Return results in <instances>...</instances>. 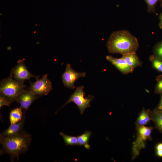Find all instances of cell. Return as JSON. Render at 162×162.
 I'll return each instance as SVG.
<instances>
[{
  "mask_svg": "<svg viewBox=\"0 0 162 162\" xmlns=\"http://www.w3.org/2000/svg\"><path fill=\"white\" fill-rule=\"evenodd\" d=\"M35 26H37L38 25H37V24H35Z\"/></svg>",
  "mask_w": 162,
  "mask_h": 162,
  "instance_id": "f1b7e54d",
  "label": "cell"
},
{
  "mask_svg": "<svg viewBox=\"0 0 162 162\" xmlns=\"http://www.w3.org/2000/svg\"><path fill=\"white\" fill-rule=\"evenodd\" d=\"M154 55L158 60L162 61V40L157 43L153 48Z\"/></svg>",
  "mask_w": 162,
  "mask_h": 162,
  "instance_id": "ffe728a7",
  "label": "cell"
},
{
  "mask_svg": "<svg viewBox=\"0 0 162 162\" xmlns=\"http://www.w3.org/2000/svg\"><path fill=\"white\" fill-rule=\"evenodd\" d=\"M83 86L77 87L74 92L71 95L67 101L59 110L70 102L75 103L79 110L81 114H82L86 108L91 106L90 103L94 98L92 95L85 98Z\"/></svg>",
  "mask_w": 162,
  "mask_h": 162,
  "instance_id": "5b68a950",
  "label": "cell"
},
{
  "mask_svg": "<svg viewBox=\"0 0 162 162\" xmlns=\"http://www.w3.org/2000/svg\"><path fill=\"white\" fill-rule=\"evenodd\" d=\"M149 60L152 67L158 72L162 73V61L158 59L154 55L151 56Z\"/></svg>",
  "mask_w": 162,
  "mask_h": 162,
  "instance_id": "ac0fdd59",
  "label": "cell"
},
{
  "mask_svg": "<svg viewBox=\"0 0 162 162\" xmlns=\"http://www.w3.org/2000/svg\"><path fill=\"white\" fill-rule=\"evenodd\" d=\"M153 128L144 126H136L137 137L133 143L132 160L134 159L139 154L140 150L145 147V142L151 140V134Z\"/></svg>",
  "mask_w": 162,
  "mask_h": 162,
  "instance_id": "277c9868",
  "label": "cell"
},
{
  "mask_svg": "<svg viewBox=\"0 0 162 162\" xmlns=\"http://www.w3.org/2000/svg\"><path fill=\"white\" fill-rule=\"evenodd\" d=\"M25 115L22 120L15 124H11L6 130L2 133L0 135V139L13 136L20 133L23 130L25 119Z\"/></svg>",
  "mask_w": 162,
  "mask_h": 162,
  "instance_id": "30bf717a",
  "label": "cell"
},
{
  "mask_svg": "<svg viewBox=\"0 0 162 162\" xmlns=\"http://www.w3.org/2000/svg\"><path fill=\"white\" fill-rule=\"evenodd\" d=\"M60 134L62 137L66 145H79L77 136L68 135L62 132H61Z\"/></svg>",
  "mask_w": 162,
  "mask_h": 162,
  "instance_id": "e0dca14e",
  "label": "cell"
},
{
  "mask_svg": "<svg viewBox=\"0 0 162 162\" xmlns=\"http://www.w3.org/2000/svg\"><path fill=\"white\" fill-rule=\"evenodd\" d=\"M160 7H162V1L160 2Z\"/></svg>",
  "mask_w": 162,
  "mask_h": 162,
  "instance_id": "484cf974",
  "label": "cell"
},
{
  "mask_svg": "<svg viewBox=\"0 0 162 162\" xmlns=\"http://www.w3.org/2000/svg\"><path fill=\"white\" fill-rule=\"evenodd\" d=\"M147 5V11L149 13H154L156 15L158 14L156 11V6L158 3L162 0H144Z\"/></svg>",
  "mask_w": 162,
  "mask_h": 162,
  "instance_id": "d6986e66",
  "label": "cell"
},
{
  "mask_svg": "<svg viewBox=\"0 0 162 162\" xmlns=\"http://www.w3.org/2000/svg\"><path fill=\"white\" fill-rule=\"evenodd\" d=\"M0 15H1V16H2V14H1V13H0Z\"/></svg>",
  "mask_w": 162,
  "mask_h": 162,
  "instance_id": "83f0119b",
  "label": "cell"
},
{
  "mask_svg": "<svg viewBox=\"0 0 162 162\" xmlns=\"http://www.w3.org/2000/svg\"><path fill=\"white\" fill-rule=\"evenodd\" d=\"M122 57L124 59L127 64L133 71L135 68L141 65V62L136 52L123 55Z\"/></svg>",
  "mask_w": 162,
  "mask_h": 162,
  "instance_id": "7c38bea8",
  "label": "cell"
},
{
  "mask_svg": "<svg viewBox=\"0 0 162 162\" xmlns=\"http://www.w3.org/2000/svg\"><path fill=\"white\" fill-rule=\"evenodd\" d=\"M156 149L158 156L162 157V143L158 144L156 146Z\"/></svg>",
  "mask_w": 162,
  "mask_h": 162,
  "instance_id": "603a6c76",
  "label": "cell"
},
{
  "mask_svg": "<svg viewBox=\"0 0 162 162\" xmlns=\"http://www.w3.org/2000/svg\"><path fill=\"white\" fill-rule=\"evenodd\" d=\"M91 134L92 132L87 130L81 135L77 136L79 145L83 146L87 149H89L90 146L88 144V142Z\"/></svg>",
  "mask_w": 162,
  "mask_h": 162,
  "instance_id": "2e32d148",
  "label": "cell"
},
{
  "mask_svg": "<svg viewBox=\"0 0 162 162\" xmlns=\"http://www.w3.org/2000/svg\"><path fill=\"white\" fill-rule=\"evenodd\" d=\"M26 86L23 82L17 81L10 76L2 80L0 82V94L7 98L11 102L16 101Z\"/></svg>",
  "mask_w": 162,
  "mask_h": 162,
  "instance_id": "3957f363",
  "label": "cell"
},
{
  "mask_svg": "<svg viewBox=\"0 0 162 162\" xmlns=\"http://www.w3.org/2000/svg\"><path fill=\"white\" fill-rule=\"evenodd\" d=\"M37 95L29 90H24L19 95L16 101L24 111L28 110L33 102L38 99Z\"/></svg>",
  "mask_w": 162,
  "mask_h": 162,
  "instance_id": "9c48e42d",
  "label": "cell"
},
{
  "mask_svg": "<svg viewBox=\"0 0 162 162\" xmlns=\"http://www.w3.org/2000/svg\"><path fill=\"white\" fill-rule=\"evenodd\" d=\"M106 46L109 53H118L122 55L136 52L139 47L137 38L126 30L112 32Z\"/></svg>",
  "mask_w": 162,
  "mask_h": 162,
  "instance_id": "6da1fadb",
  "label": "cell"
},
{
  "mask_svg": "<svg viewBox=\"0 0 162 162\" xmlns=\"http://www.w3.org/2000/svg\"><path fill=\"white\" fill-rule=\"evenodd\" d=\"M152 120L155 124L156 128L161 132H162V111L157 108L152 112Z\"/></svg>",
  "mask_w": 162,
  "mask_h": 162,
  "instance_id": "9a60e30c",
  "label": "cell"
},
{
  "mask_svg": "<svg viewBox=\"0 0 162 162\" xmlns=\"http://www.w3.org/2000/svg\"><path fill=\"white\" fill-rule=\"evenodd\" d=\"M22 109L20 107L11 110L9 115V120L11 124L17 123L23 118Z\"/></svg>",
  "mask_w": 162,
  "mask_h": 162,
  "instance_id": "5bb4252c",
  "label": "cell"
},
{
  "mask_svg": "<svg viewBox=\"0 0 162 162\" xmlns=\"http://www.w3.org/2000/svg\"><path fill=\"white\" fill-rule=\"evenodd\" d=\"M36 31H34V33H36Z\"/></svg>",
  "mask_w": 162,
  "mask_h": 162,
  "instance_id": "4316f807",
  "label": "cell"
},
{
  "mask_svg": "<svg viewBox=\"0 0 162 162\" xmlns=\"http://www.w3.org/2000/svg\"><path fill=\"white\" fill-rule=\"evenodd\" d=\"M106 58L107 61L123 74H127L133 71L122 57L120 58H116L111 56H107Z\"/></svg>",
  "mask_w": 162,
  "mask_h": 162,
  "instance_id": "8fae6325",
  "label": "cell"
},
{
  "mask_svg": "<svg viewBox=\"0 0 162 162\" xmlns=\"http://www.w3.org/2000/svg\"><path fill=\"white\" fill-rule=\"evenodd\" d=\"M0 139L2 146L0 154H9L13 161L16 159L18 160L19 155L27 151L32 138L30 134L23 130L16 135Z\"/></svg>",
  "mask_w": 162,
  "mask_h": 162,
  "instance_id": "7a4b0ae2",
  "label": "cell"
},
{
  "mask_svg": "<svg viewBox=\"0 0 162 162\" xmlns=\"http://www.w3.org/2000/svg\"><path fill=\"white\" fill-rule=\"evenodd\" d=\"M157 84L154 92L156 94H162V74L158 76L156 79Z\"/></svg>",
  "mask_w": 162,
  "mask_h": 162,
  "instance_id": "44dd1931",
  "label": "cell"
},
{
  "mask_svg": "<svg viewBox=\"0 0 162 162\" xmlns=\"http://www.w3.org/2000/svg\"><path fill=\"white\" fill-rule=\"evenodd\" d=\"M11 102L6 97L0 94V109L3 106H6L9 107Z\"/></svg>",
  "mask_w": 162,
  "mask_h": 162,
  "instance_id": "7402d4cb",
  "label": "cell"
},
{
  "mask_svg": "<svg viewBox=\"0 0 162 162\" xmlns=\"http://www.w3.org/2000/svg\"><path fill=\"white\" fill-rule=\"evenodd\" d=\"M10 76L17 81L22 82L26 80H29L32 77H35L37 79L39 77L31 74L24 61L21 60L18 61L17 65L12 69Z\"/></svg>",
  "mask_w": 162,
  "mask_h": 162,
  "instance_id": "52a82bcc",
  "label": "cell"
},
{
  "mask_svg": "<svg viewBox=\"0 0 162 162\" xmlns=\"http://www.w3.org/2000/svg\"><path fill=\"white\" fill-rule=\"evenodd\" d=\"M158 18L160 21L159 26L160 28L162 29V13L160 14Z\"/></svg>",
  "mask_w": 162,
  "mask_h": 162,
  "instance_id": "d4e9b609",
  "label": "cell"
},
{
  "mask_svg": "<svg viewBox=\"0 0 162 162\" xmlns=\"http://www.w3.org/2000/svg\"><path fill=\"white\" fill-rule=\"evenodd\" d=\"M86 75L85 72L75 71L71 68L70 64H68L65 71L62 76L63 83L64 86L68 88H74L76 81L80 77H85Z\"/></svg>",
  "mask_w": 162,
  "mask_h": 162,
  "instance_id": "ba28073f",
  "label": "cell"
},
{
  "mask_svg": "<svg viewBox=\"0 0 162 162\" xmlns=\"http://www.w3.org/2000/svg\"><path fill=\"white\" fill-rule=\"evenodd\" d=\"M36 80L35 82L31 84L29 90L37 95H47L52 89V83L47 75L45 74L41 79Z\"/></svg>",
  "mask_w": 162,
  "mask_h": 162,
  "instance_id": "8992f818",
  "label": "cell"
},
{
  "mask_svg": "<svg viewBox=\"0 0 162 162\" xmlns=\"http://www.w3.org/2000/svg\"><path fill=\"white\" fill-rule=\"evenodd\" d=\"M157 108L160 110L162 111V94H161L160 101Z\"/></svg>",
  "mask_w": 162,
  "mask_h": 162,
  "instance_id": "cb8c5ba5",
  "label": "cell"
},
{
  "mask_svg": "<svg viewBox=\"0 0 162 162\" xmlns=\"http://www.w3.org/2000/svg\"><path fill=\"white\" fill-rule=\"evenodd\" d=\"M152 112L150 110H145L143 108L136 120V126H144L147 124L152 120Z\"/></svg>",
  "mask_w": 162,
  "mask_h": 162,
  "instance_id": "4fadbf2b",
  "label": "cell"
}]
</instances>
